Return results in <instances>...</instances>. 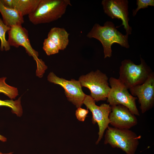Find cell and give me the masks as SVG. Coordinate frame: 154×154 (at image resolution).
<instances>
[{
	"mask_svg": "<svg viewBox=\"0 0 154 154\" xmlns=\"http://www.w3.org/2000/svg\"><path fill=\"white\" fill-rule=\"evenodd\" d=\"M49 82L58 84L64 90L65 95L68 100L76 108L81 107L86 95L83 92L79 80L71 79L67 80L57 76L53 72H50L47 76Z\"/></svg>",
	"mask_w": 154,
	"mask_h": 154,
	"instance_id": "9",
	"label": "cell"
},
{
	"mask_svg": "<svg viewBox=\"0 0 154 154\" xmlns=\"http://www.w3.org/2000/svg\"><path fill=\"white\" fill-rule=\"evenodd\" d=\"M101 4L104 13L112 19L121 20L126 34H131L132 29L129 26L128 17V1L127 0H103Z\"/></svg>",
	"mask_w": 154,
	"mask_h": 154,
	"instance_id": "10",
	"label": "cell"
},
{
	"mask_svg": "<svg viewBox=\"0 0 154 154\" xmlns=\"http://www.w3.org/2000/svg\"><path fill=\"white\" fill-rule=\"evenodd\" d=\"M83 104L92 113V123H97L98 126V137L96 143L98 144L102 138L105 130L110 124L109 116L111 111V106L106 104H102L99 106H97L92 98L87 95L85 96Z\"/></svg>",
	"mask_w": 154,
	"mask_h": 154,
	"instance_id": "8",
	"label": "cell"
},
{
	"mask_svg": "<svg viewBox=\"0 0 154 154\" xmlns=\"http://www.w3.org/2000/svg\"><path fill=\"white\" fill-rule=\"evenodd\" d=\"M8 33V39L7 40L9 45L16 48L20 46L24 47L26 52L32 56L36 62L37 76L40 77H42L47 67L42 60L38 58V52L31 46L28 31L22 25H17L11 27Z\"/></svg>",
	"mask_w": 154,
	"mask_h": 154,
	"instance_id": "5",
	"label": "cell"
},
{
	"mask_svg": "<svg viewBox=\"0 0 154 154\" xmlns=\"http://www.w3.org/2000/svg\"><path fill=\"white\" fill-rule=\"evenodd\" d=\"M42 48L48 56L57 54L60 50L58 47L47 38L44 40Z\"/></svg>",
	"mask_w": 154,
	"mask_h": 154,
	"instance_id": "19",
	"label": "cell"
},
{
	"mask_svg": "<svg viewBox=\"0 0 154 154\" xmlns=\"http://www.w3.org/2000/svg\"><path fill=\"white\" fill-rule=\"evenodd\" d=\"M40 0H13V8L18 11L23 17L29 15L36 8Z\"/></svg>",
	"mask_w": 154,
	"mask_h": 154,
	"instance_id": "15",
	"label": "cell"
},
{
	"mask_svg": "<svg viewBox=\"0 0 154 154\" xmlns=\"http://www.w3.org/2000/svg\"><path fill=\"white\" fill-rule=\"evenodd\" d=\"M11 27L5 25L0 17V40L1 42L0 50L1 51L5 50L7 51L11 48V46L6 39L5 34Z\"/></svg>",
	"mask_w": 154,
	"mask_h": 154,
	"instance_id": "18",
	"label": "cell"
},
{
	"mask_svg": "<svg viewBox=\"0 0 154 154\" xmlns=\"http://www.w3.org/2000/svg\"><path fill=\"white\" fill-rule=\"evenodd\" d=\"M108 80L106 75L99 70L81 75L78 80L82 87L89 89L90 96L96 102L106 100L110 90Z\"/></svg>",
	"mask_w": 154,
	"mask_h": 154,
	"instance_id": "6",
	"label": "cell"
},
{
	"mask_svg": "<svg viewBox=\"0 0 154 154\" xmlns=\"http://www.w3.org/2000/svg\"><path fill=\"white\" fill-rule=\"evenodd\" d=\"M21 98L20 97L15 101L12 100H3L0 99V106H5L10 108L13 113L15 114L18 116L21 117L23 114Z\"/></svg>",
	"mask_w": 154,
	"mask_h": 154,
	"instance_id": "17",
	"label": "cell"
},
{
	"mask_svg": "<svg viewBox=\"0 0 154 154\" xmlns=\"http://www.w3.org/2000/svg\"><path fill=\"white\" fill-rule=\"evenodd\" d=\"M0 12L4 23L11 27L17 25H22L24 22L23 17L16 9L9 8L4 6L0 0Z\"/></svg>",
	"mask_w": 154,
	"mask_h": 154,
	"instance_id": "13",
	"label": "cell"
},
{
	"mask_svg": "<svg viewBox=\"0 0 154 154\" xmlns=\"http://www.w3.org/2000/svg\"><path fill=\"white\" fill-rule=\"evenodd\" d=\"M128 36L123 34L117 30L114 24L110 21L106 22L103 26L95 24L86 35L89 38H95L101 42L105 58L112 56L111 46L114 43L127 48H129Z\"/></svg>",
	"mask_w": 154,
	"mask_h": 154,
	"instance_id": "1",
	"label": "cell"
},
{
	"mask_svg": "<svg viewBox=\"0 0 154 154\" xmlns=\"http://www.w3.org/2000/svg\"><path fill=\"white\" fill-rule=\"evenodd\" d=\"M136 2L137 7L135 9L133 10V16L136 15L140 9L148 8L149 6H154V0H137Z\"/></svg>",
	"mask_w": 154,
	"mask_h": 154,
	"instance_id": "20",
	"label": "cell"
},
{
	"mask_svg": "<svg viewBox=\"0 0 154 154\" xmlns=\"http://www.w3.org/2000/svg\"><path fill=\"white\" fill-rule=\"evenodd\" d=\"M133 96H137L141 112L144 114L154 105V73L152 72L142 84L129 89Z\"/></svg>",
	"mask_w": 154,
	"mask_h": 154,
	"instance_id": "11",
	"label": "cell"
},
{
	"mask_svg": "<svg viewBox=\"0 0 154 154\" xmlns=\"http://www.w3.org/2000/svg\"><path fill=\"white\" fill-rule=\"evenodd\" d=\"M7 139L4 136L0 135V141L3 142H5L7 141Z\"/></svg>",
	"mask_w": 154,
	"mask_h": 154,
	"instance_id": "23",
	"label": "cell"
},
{
	"mask_svg": "<svg viewBox=\"0 0 154 154\" xmlns=\"http://www.w3.org/2000/svg\"><path fill=\"white\" fill-rule=\"evenodd\" d=\"M89 112L88 110L79 107L76 111L75 115L77 119L79 121H84Z\"/></svg>",
	"mask_w": 154,
	"mask_h": 154,
	"instance_id": "21",
	"label": "cell"
},
{
	"mask_svg": "<svg viewBox=\"0 0 154 154\" xmlns=\"http://www.w3.org/2000/svg\"><path fill=\"white\" fill-rule=\"evenodd\" d=\"M111 106L109 115L110 124L113 127L130 129L138 123L135 116L126 107L121 105Z\"/></svg>",
	"mask_w": 154,
	"mask_h": 154,
	"instance_id": "12",
	"label": "cell"
},
{
	"mask_svg": "<svg viewBox=\"0 0 154 154\" xmlns=\"http://www.w3.org/2000/svg\"><path fill=\"white\" fill-rule=\"evenodd\" d=\"M6 79L5 77L0 78V93L3 94L11 100L15 99L19 94L17 88L7 84L5 81Z\"/></svg>",
	"mask_w": 154,
	"mask_h": 154,
	"instance_id": "16",
	"label": "cell"
},
{
	"mask_svg": "<svg viewBox=\"0 0 154 154\" xmlns=\"http://www.w3.org/2000/svg\"><path fill=\"white\" fill-rule=\"evenodd\" d=\"M0 1L5 7L9 8H13V0H0Z\"/></svg>",
	"mask_w": 154,
	"mask_h": 154,
	"instance_id": "22",
	"label": "cell"
},
{
	"mask_svg": "<svg viewBox=\"0 0 154 154\" xmlns=\"http://www.w3.org/2000/svg\"><path fill=\"white\" fill-rule=\"evenodd\" d=\"M69 34L64 28L54 27L51 29L47 38L52 41L60 50L65 49L69 42Z\"/></svg>",
	"mask_w": 154,
	"mask_h": 154,
	"instance_id": "14",
	"label": "cell"
},
{
	"mask_svg": "<svg viewBox=\"0 0 154 154\" xmlns=\"http://www.w3.org/2000/svg\"><path fill=\"white\" fill-rule=\"evenodd\" d=\"M13 152H11L7 153H3L0 151V154H13Z\"/></svg>",
	"mask_w": 154,
	"mask_h": 154,
	"instance_id": "24",
	"label": "cell"
},
{
	"mask_svg": "<svg viewBox=\"0 0 154 154\" xmlns=\"http://www.w3.org/2000/svg\"><path fill=\"white\" fill-rule=\"evenodd\" d=\"M71 5L70 0H40L28 18L35 25L49 23L61 18L67 7Z\"/></svg>",
	"mask_w": 154,
	"mask_h": 154,
	"instance_id": "2",
	"label": "cell"
},
{
	"mask_svg": "<svg viewBox=\"0 0 154 154\" xmlns=\"http://www.w3.org/2000/svg\"><path fill=\"white\" fill-rule=\"evenodd\" d=\"M104 144L120 148L126 154H135L141 135L130 129H120L109 126L106 129Z\"/></svg>",
	"mask_w": 154,
	"mask_h": 154,
	"instance_id": "4",
	"label": "cell"
},
{
	"mask_svg": "<svg viewBox=\"0 0 154 154\" xmlns=\"http://www.w3.org/2000/svg\"><path fill=\"white\" fill-rule=\"evenodd\" d=\"M109 83L110 90L106 100L109 104L110 106H123L135 116H139L136 104L137 98L129 93L128 88L118 79L111 77Z\"/></svg>",
	"mask_w": 154,
	"mask_h": 154,
	"instance_id": "7",
	"label": "cell"
},
{
	"mask_svg": "<svg viewBox=\"0 0 154 154\" xmlns=\"http://www.w3.org/2000/svg\"><path fill=\"white\" fill-rule=\"evenodd\" d=\"M141 62L135 64L130 59L122 61L118 79L128 89L143 84L152 72L150 67L140 56Z\"/></svg>",
	"mask_w": 154,
	"mask_h": 154,
	"instance_id": "3",
	"label": "cell"
}]
</instances>
